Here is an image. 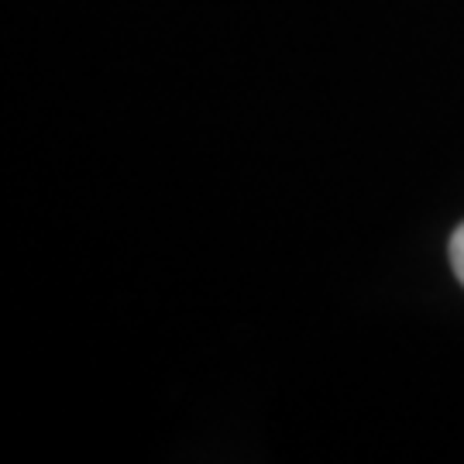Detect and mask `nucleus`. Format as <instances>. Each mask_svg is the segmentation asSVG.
I'll list each match as a JSON object with an SVG mask.
<instances>
[{"instance_id":"nucleus-1","label":"nucleus","mask_w":464,"mask_h":464,"mask_svg":"<svg viewBox=\"0 0 464 464\" xmlns=\"http://www.w3.org/2000/svg\"><path fill=\"white\" fill-rule=\"evenodd\" d=\"M450 268H454V276H458L464 285V224L450 234Z\"/></svg>"}]
</instances>
